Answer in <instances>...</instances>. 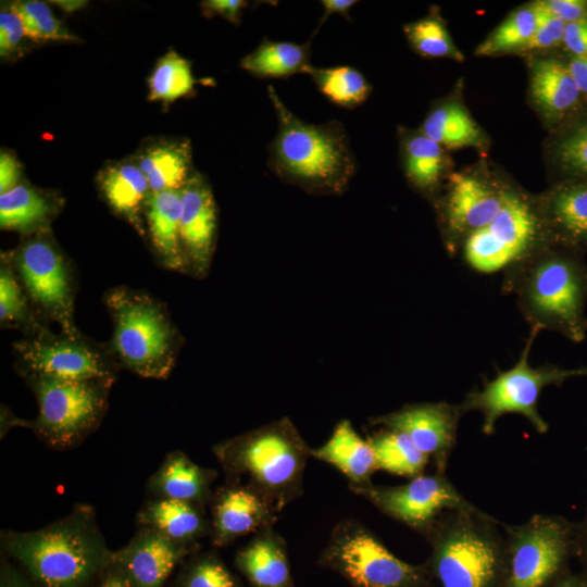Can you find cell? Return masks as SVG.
Segmentation results:
<instances>
[{
    "label": "cell",
    "instance_id": "1",
    "mask_svg": "<svg viewBox=\"0 0 587 587\" xmlns=\"http://www.w3.org/2000/svg\"><path fill=\"white\" fill-rule=\"evenodd\" d=\"M267 95L277 118L276 134L267 146L270 170L311 195L344 193L357 171L344 125L336 120L308 123L286 107L272 85Z\"/></svg>",
    "mask_w": 587,
    "mask_h": 587
},
{
    "label": "cell",
    "instance_id": "51",
    "mask_svg": "<svg viewBox=\"0 0 587 587\" xmlns=\"http://www.w3.org/2000/svg\"><path fill=\"white\" fill-rule=\"evenodd\" d=\"M96 587H133L122 571L111 561L96 582Z\"/></svg>",
    "mask_w": 587,
    "mask_h": 587
},
{
    "label": "cell",
    "instance_id": "50",
    "mask_svg": "<svg viewBox=\"0 0 587 587\" xmlns=\"http://www.w3.org/2000/svg\"><path fill=\"white\" fill-rule=\"evenodd\" d=\"M321 3L323 7V14L321 18L319 20V24L314 34H316L317 30L321 28V26L325 23V21L334 14H338L346 17L347 20H350V16H349L350 10L353 5H355V3H358V1L355 0H322Z\"/></svg>",
    "mask_w": 587,
    "mask_h": 587
},
{
    "label": "cell",
    "instance_id": "8",
    "mask_svg": "<svg viewBox=\"0 0 587 587\" xmlns=\"http://www.w3.org/2000/svg\"><path fill=\"white\" fill-rule=\"evenodd\" d=\"M505 567L501 587H548L574 557V523L560 515L535 514L521 525L502 524Z\"/></svg>",
    "mask_w": 587,
    "mask_h": 587
},
{
    "label": "cell",
    "instance_id": "19",
    "mask_svg": "<svg viewBox=\"0 0 587 587\" xmlns=\"http://www.w3.org/2000/svg\"><path fill=\"white\" fill-rule=\"evenodd\" d=\"M23 360L39 377L61 380L110 382L99 355L74 340L29 341L18 345Z\"/></svg>",
    "mask_w": 587,
    "mask_h": 587
},
{
    "label": "cell",
    "instance_id": "48",
    "mask_svg": "<svg viewBox=\"0 0 587 587\" xmlns=\"http://www.w3.org/2000/svg\"><path fill=\"white\" fill-rule=\"evenodd\" d=\"M0 587H39L27 575L17 571L10 561L2 557L0 566Z\"/></svg>",
    "mask_w": 587,
    "mask_h": 587
},
{
    "label": "cell",
    "instance_id": "43",
    "mask_svg": "<svg viewBox=\"0 0 587 587\" xmlns=\"http://www.w3.org/2000/svg\"><path fill=\"white\" fill-rule=\"evenodd\" d=\"M26 37L23 23L17 13L10 8L0 12V55L9 58L14 55L21 48L23 38Z\"/></svg>",
    "mask_w": 587,
    "mask_h": 587
},
{
    "label": "cell",
    "instance_id": "52",
    "mask_svg": "<svg viewBox=\"0 0 587 587\" xmlns=\"http://www.w3.org/2000/svg\"><path fill=\"white\" fill-rule=\"evenodd\" d=\"M566 64L582 96L587 97V58L572 57Z\"/></svg>",
    "mask_w": 587,
    "mask_h": 587
},
{
    "label": "cell",
    "instance_id": "45",
    "mask_svg": "<svg viewBox=\"0 0 587 587\" xmlns=\"http://www.w3.org/2000/svg\"><path fill=\"white\" fill-rule=\"evenodd\" d=\"M248 5L243 0H205L201 2L204 16L218 15L230 23L239 24L243 9Z\"/></svg>",
    "mask_w": 587,
    "mask_h": 587
},
{
    "label": "cell",
    "instance_id": "36",
    "mask_svg": "<svg viewBox=\"0 0 587 587\" xmlns=\"http://www.w3.org/2000/svg\"><path fill=\"white\" fill-rule=\"evenodd\" d=\"M539 23L535 3L519 9L504 20L477 48V55H494L524 49L533 38Z\"/></svg>",
    "mask_w": 587,
    "mask_h": 587
},
{
    "label": "cell",
    "instance_id": "49",
    "mask_svg": "<svg viewBox=\"0 0 587 587\" xmlns=\"http://www.w3.org/2000/svg\"><path fill=\"white\" fill-rule=\"evenodd\" d=\"M574 557L587 572V509L583 519L574 523Z\"/></svg>",
    "mask_w": 587,
    "mask_h": 587
},
{
    "label": "cell",
    "instance_id": "31",
    "mask_svg": "<svg viewBox=\"0 0 587 587\" xmlns=\"http://www.w3.org/2000/svg\"><path fill=\"white\" fill-rule=\"evenodd\" d=\"M420 130L442 148H463L480 145L483 134L470 113L459 103L434 108Z\"/></svg>",
    "mask_w": 587,
    "mask_h": 587
},
{
    "label": "cell",
    "instance_id": "32",
    "mask_svg": "<svg viewBox=\"0 0 587 587\" xmlns=\"http://www.w3.org/2000/svg\"><path fill=\"white\" fill-rule=\"evenodd\" d=\"M377 470L410 478L422 475L429 458L403 433L384 428L367 438Z\"/></svg>",
    "mask_w": 587,
    "mask_h": 587
},
{
    "label": "cell",
    "instance_id": "41",
    "mask_svg": "<svg viewBox=\"0 0 587 587\" xmlns=\"http://www.w3.org/2000/svg\"><path fill=\"white\" fill-rule=\"evenodd\" d=\"M25 301L15 278L5 268L0 272V319L2 322L21 320L25 315Z\"/></svg>",
    "mask_w": 587,
    "mask_h": 587
},
{
    "label": "cell",
    "instance_id": "23",
    "mask_svg": "<svg viewBox=\"0 0 587 587\" xmlns=\"http://www.w3.org/2000/svg\"><path fill=\"white\" fill-rule=\"evenodd\" d=\"M141 527L191 548L210 529L201 505L166 498H154L137 515Z\"/></svg>",
    "mask_w": 587,
    "mask_h": 587
},
{
    "label": "cell",
    "instance_id": "34",
    "mask_svg": "<svg viewBox=\"0 0 587 587\" xmlns=\"http://www.w3.org/2000/svg\"><path fill=\"white\" fill-rule=\"evenodd\" d=\"M52 204L37 189L18 184L0 195L2 229L30 230L48 220Z\"/></svg>",
    "mask_w": 587,
    "mask_h": 587
},
{
    "label": "cell",
    "instance_id": "40",
    "mask_svg": "<svg viewBox=\"0 0 587 587\" xmlns=\"http://www.w3.org/2000/svg\"><path fill=\"white\" fill-rule=\"evenodd\" d=\"M553 154L565 173L575 179L587 180V118L557 141Z\"/></svg>",
    "mask_w": 587,
    "mask_h": 587
},
{
    "label": "cell",
    "instance_id": "4",
    "mask_svg": "<svg viewBox=\"0 0 587 587\" xmlns=\"http://www.w3.org/2000/svg\"><path fill=\"white\" fill-rule=\"evenodd\" d=\"M310 450L294 423L282 417L216 445L213 452L229 484L251 488L279 513L302 495Z\"/></svg>",
    "mask_w": 587,
    "mask_h": 587
},
{
    "label": "cell",
    "instance_id": "22",
    "mask_svg": "<svg viewBox=\"0 0 587 587\" xmlns=\"http://www.w3.org/2000/svg\"><path fill=\"white\" fill-rule=\"evenodd\" d=\"M310 454L340 471L349 479L351 488L371 484V476L377 470L370 442L358 434L348 420L338 422L328 440L311 449Z\"/></svg>",
    "mask_w": 587,
    "mask_h": 587
},
{
    "label": "cell",
    "instance_id": "2",
    "mask_svg": "<svg viewBox=\"0 0 587 587\" xmlns=\"http://www.w3.org/2000/svg\"><path fill=\"white\" fill-rule=\"evenodd\" d=\"M1 546L39 587H90L113 554L86 505L37 530H3Z\"/></svg>",
    "mask_w": 587,
    "mask_h": 587
},
{
    "label": "cell",
    "instance_id": "6",
    "mask_svg": "<svg viewBox=\"0 0 587 587\" xmlns=\"http://www.w3.org/2000/svg\"><path fill=\"white\" fill-rule=\"evenodd\" d=\"M319 565L353 587H430L427 564H411L394 554L362 523L346 519L333 529Z\"/></svg>",
    "mask_w": 587,
    "mask_h": 587
},
{
    "label": "cell",
    "instance_id": "3",
    "mask_svg": "<svg viewBox=\"0 0 587 587\" xmlns=\"http://www.w3.org/2000/svg\"><path fill=\"white\" fill-rule=\"evenodd\" d=\"M504 284L532 328L553 329L575 342L585 338L587 265L573 254L544 247L508 268Z\"/></svg>",
    "mask_w": 587,
    "mask_h": 587
},
{
    "label": "cell",
    "instance_id": "47",
    "mask_svg": "<svg viewBox=\"0 0 587 587\" xmlns=\"http://www.w3.org/2000/svg\"><path fill=\"white\" fill-rule=\"evenodd\" d=\"M20 177L21 164L13 154L2 151L0 154V195L17 186Z\"/></svg>",
    "mask_w": 587,
    "mask_h": 587
},
{
    "label": "cell",
    "instance_id": "28",
    "mask_svg": "<svg viewBox=\"0 0 587 587\" xmlns=\"http://www.w3.org/2000/svg\"><path fill=\"white\" fill-rule=\"evenodd\" d=\"M137 165L147 177L150 195L179 190L193 173L187 141L154 143L141 153Z\"/></svg>",
    "mask_w": 587,
    "mask_h": 587
},
{
    "label": "cell",
    "instance_id": "16",
    "mask_svg": "<svg viewBox=\"0 0 587 587\" xmlns=\"http://www.w3.org/2000/svg\"><path fill=\"white\" fill-rule=\"evenodd\" d=\"M193 551L195 548L141 527L126 546L113 551L112 562L133 587H164L175 567Z\"/></svg>",
    "mask_w": 587,
    "mask_h": 587
},
{
    "label": "cell",
    "instance_id": "39",
    "mask_svg": "<svg viewBox=\"0 0 587 587\" xmlns=\"http://www.w3.org/2000/svg\"><path fill=\"white\" fill-rule=\"evenodd\" d=\"M20 16L26 37L34 41H74L71 34L54 16L50 7L38 0L16 1L11 4Z\"/></svg>",
    "mask_w": 587,
    "mask_h": 587
},
{
    "label": "cell",
    "instance_id": "5",
    "mask_svg": "<svg viewBox=\"0 0 587 587\" xmlns=\"http://www.w3.org/2000/svg\"><path fill=\"white\" fill-rule=\"evenodd\" d=\"M499 523L471 504L449 510L424 536L432 553L426 564L439 587H501L505 537Z\"/></svg>",
    "mask_w": 587,
    "mask_h": 587
},
{
    "label": "cell",
    "instance_id": "21",
    "mask_svg": "<svg viewBox=\"0 0 587 587\" xmlns=\"http://www.w3.org/2000/svg\"><path fill=\"white\" fill-rule=\"evenodd\" d=\"M235 565L251 587H294L285 539L272 526L237 552Z\"/></svg>",
    "mask_w": 587,
    "mask_h": 587
},
{
    "label": "cell",
    "instance_id": "44",
    "mask_svg": "<svg viewBox=\"0 0 587 587\" xmlns=\"http://www.w3.org/2000/svg\"><path fill=\"white\" fill-rule=\"evenodd\" d=\"M538 4L565 24L587 17L586 0H544Z\"/></svg>",
    "mask_w": 587,
    "mask_h": 587
},
{
    "label": "cell",
    "instance_id": "37",
    "mask_svg": "<svg viewBox=\"0 0 587 587\" xmlns=\"http://www.w3.org/2000/svg\"><path fill=\"white\" fill-rule=\"evenodd\" d=\"M173 587H243L213 551L193 554L183 562Z\"/></svg>",
    "mask_w": 587,
    "mask_h": 587
},
{
    "label": "cell",
    "instance_id": "25",
    "mask_svg": "<svg viewBox=\"0 0 587 587\" xmlns=\"http://www.w3.org/2000/svg\"><path fill=\"white\" fill-rule=\"evenodd\" d=\"M530 95L540 111L551 121H560L579 104L582 93L567 64L542 59L532 67Z\"/></svg>",
    "mask_w": 587,
    "mask_h": 587
},
{
    "label": "cell",
    "instance_id": "11",
    "mask_svg": "<svg viewBox=\"0 0 587 587\" xmlns=\"http://www.w3.org/2000/svg\"><path fill=\"white\" fill-rule=\"evenodd\" d=\"M108 384L37 376L34 389L39 411L33 427L50 446L63 449L76 445L99 422Z\"/></svg>",
    "mask_w": 587,
    "mask_h": 587
},
{
    "label": "cell",
    "instance_id": "15",
    "mask_svg": "<svg viewBox=\"0 0 587 587\" xmlns=\"http://www.w3.org/2000/svg\"><path fill=\"white\" fill-rule=\"evenodd\" d=\"M16 264L32 298L58 320L73 336V301L68 275L58 250L48 239L37 237L18 250Z\"/></svg>",
    "mask_w": 587,
    "mask_h": 587
},
{
    "label": "cell",
    "instance_id": "38",
    "mask_svg": "<svg viewBox=\"0 0 587 587\" xmlns=\"http://www.w3.org/2000/svg\"><path fill=\"white\" fill-rule=\"evenodd\" d=\"M403 32L410 46L422 57L463 60L445 24L435 15L405 24Z\"/></svg>",
    "mask_w": 587,
    "mask_h": 587
},
{
    "label": "cell",
    "instance_id": "30",
    "mask_svg": "<svg viewBox=\"0 0 587 587\" xmlns=\"http://www.w3.org/2000/svg\"><path fill=\"white\" fill-rule=\"evenodd\" d=\"M100 187L111 208L141 230L139 210L150 188L138 165L123 162L108 167L100 177Z\"/></svg>",
    "mask_w": 587,
    "mask_h": 587
},
{
    "label": "cell",
    "instance_id": "24",
    "mask_svg": "<svg viewBox=\"0 0 587 587\" xmlns=\"http://www.w3.org/2000/svg\"><path fill=\"white\" fill-rule=\"evenodd\" d=\"M215 472L199 466L182 451L167 454L151 476L148 488L154 498L174 499L203 505L210 497Z\"/></svg>",
    "mask_w": 587,
    "mask_h": 587
},
{
    "label": "cell",
    "instance_id": "33",
    "mask_svg": "<svg viewBox=\"0 0 587 587\" xmlns=\"http://www.w3.org/2000/svg\"><path fill=\"white\" fill-rule=\"evenodd\" d=\"M307 75L319 91L334 104L352 110L366 101L372 86L365 76L350 65L311 66Z\"/></svg>",
    "mask_w": 587,
    "mask_h": 587
},
{
    "label": "cell",
    "instance_id": "7",
    "mask_svg": "<svg viewBox=\"0 0 587 587\" xmlns=\"http://www.w3.org/2000/svg\"><path fill=\"white\" fill-rule=\"evenodd\" d=\"M539 332L532 328L522 355L513 367L500 372L480 389L470 391L459 404L462 414L470 411L483 414L482 432L485 435L494 434L498 419L509 413L523 415L536 432L546 434L549 425L538 411L542 389L550 385L560 386L572 377L587 376V366L576 369H563L552 364L530 366L528 355Z\"/></svg>",
    "mask_w": 587,
    "mask_h": 587
},
{
    "label": "cell",
    "instance_id": "42",
    "mask_svg": "<svg viewBox=\"0 0 587 587\" xmlns=\"http://www.w3.org/2000/svg\"><path fill=\"white\" fill-rule=\"evenodd\" d=\"M535 5L539 13L538 27L523 50L548 49L563 42L566 24L544 10L538 2Z\"/></svg>",
    "mask_w": 587,
    "mask_h": 587
},
{
    "label": "cell",
    "instance_id": "29",
    "mask_svg": "<svg viewBox=\"0 0 587 587\" xmlns=\"http://www.w3.org/2000/svg\"><path fill=\"white\" fill-rule=\"evenodd\" d=\"M401 160L409 183L426 193L436 189L447 164L444 148L421 130L401 134Z\"/></svg>",
    "mask_w": 587,
    "mask_h": 587
},
{
    "label": "cell",
    "instance_id": "14",
    "mask_svg": "<svg viewBox=\"0 0 587 587\" xmlns=\"http://www.w3.org/2000/svg\"><path fill=\"white\" fill-rule=\"evenodd\" d=\"M461 415L459 404L453 405L445 401L421 402L372 417L370 423L405 434L433 460L436 472L445 473L455 446Z\"/></svg>",
    "mask_w": 587,
    "mask_h": 587
},
{
    "label": "cell",
    "instance_id": "17",
    "mask_svg": "<svg viewBox=\"0 0 587 587\" xmlns=\"http://www.w3.org/2000/svg\"><path fill=\"white\" fill-rule=\"evenodd\" d=\"M180 240L187 263L198 275L210 266L217 228L216 203L210 185L199 173H192L180 189Z\"/></svg>",
    "mask_w": 587,
    "mask_h": 587
},
{
    "label": "cell",
    "instance_id": "53",
    "mask_svg": "<svg viewBox=\"0 0 587 587\" xmlns=\"http://www.w3.org/2000/svg\"><path fill=\"white\" fill-rule=\"evenodd\" d=\"M548 587H587V572L572 573L567 571Z\"/></svg>",
    "mask_w": 587,
    "mask_h": 587
},
{
    "label": "cell",
    "instance_id": "20",
    "mask_svg": "<svg viewBox=\"0 0 587 587\" xmlns=\"http://www.w3.org/2000/svg\"><path fill=\"white\" fill-rule=\"evenodd\" d=\"M536 205L553 246L567 250L587 247V180L561 183Z\"/></svg>",
    "mask_w": 587,
    "mask_h": 587
},
{
    "label": "cell",
    "instance_id": "9",
    "mask_svg": "<svg viewBox=\"0 0 587 587\" xmlns=\"http://www.w3.org/2000/svg\"><path fill=\"white\" fill-rule=\"evenodd\" d=\"M550 242L537 205L524 195L508 190L499 214L462 242V255L476 272L508 270Z\"/></svg>",
    "mask_w": 587,
    "mask_h": 587
},
{
    "label": "cell",
    "instance_id": "27",
    "mask_svg": "<svg viewBox=\"0 0 587 587\" xmlns=\"http://www.w3.org/2000/svg\"><path fill=\"white\" fill-rule=\"evenodd\" d=\"M311 40L304 43L271 40L261 43L240 61V67L259 78H288L307 74L311 64Z\"/></svg>",
    "mask_w": 587,
    "mask_h": 587
},
{
    "label": "cell",
    "instance_id": "10",
    "mask_svg": "<svg viewBox=\"0 0 587 587\" xmlns=\"http://www.w3.org/2000/svg\"><path fill=\"white\" fill-rule=\"evenodd\" d=\"M108 303L122 361L143 377H166L174 364L175 335L163 311L143 296L121 290Z\"/></svg>",
    "mask_w": 587,
    "mask_h": 587
},
{
    "label": "cell",
    "instance_id": "54",
    "mask_svg": "<svg viewBox=\"0 0 587 587\" xmlns=\"http://www.w3.org/2000/svg\"><path fill=\"white\" fill-rule=\"evenodd\" d=\"M65 12H75L86 5L87 1L83 0H55L51 1Z\"/></svg>",
    "mask_w": 587,
    "mask_h": 587
},
{
    "label": "cell",
    "instance_id": "35",
    "mask_svg": "<svg viewBox=\"0 0 587 587\" xmlns=\"http://www.w3.org/2000/svg\"><path fill=\"white\" fill-rule=\"evenodd\" d=\"M148 84L149 100L170 103L190 93L197 79L190 63L171 50L158 61Z\"/></svg>",
    "mask_w": 587,
    "mask_h": 587
},
{
    "label": "cell",
    "instance_id": "46",
    "mask_svg": "<svg viewBox=\"0 0 587 587\" xmlns=\"http://www.w3.org/2000/svg\"><path fill=\"white\" fill-rule=\"evenodd\" d=\"M563 43L573 57L587 58V17L566 24Z\"/></svg>",
    "mask_w": 587,
    "mask_h": 587
},
{
    "label": "cell",
    "instance_id": "18",
    "mask_svg": "<svg viewBox=\"0 0 587 587\" xmlns=\"http://www.w3.org/2000/svg\"><path fill=\"white\" fill-rule=\"evenodd\" d=\"M278 512L249 487L229 484L220 489L212 508V542L223 547L238 537L273 526Z\"/></svg>",
    "mask_w": 587,
    "mask_h": 587
},
{
    "label": "cell",
    "instance_id": "26",
    "mask_svg": "<svg viewBox=\"0 0 587 587\" xmlns=\"http://www.w3.org/2000/svg\"><path fill=\"white\" fill-rule=\"evenodd\" d=\"M180 189L149 196L147 223L152 243L164 264L175 270L188 265L180 240Z\"/></svg>",
    "mask_w": 587,
    "mask_h": 587
},
{
    "label": "cell",
    "instance_id": "12",
    "mask_svg": "<svg viewBox=\"0 0 587 587\" xmlns=\"http://www.w3.org/2000/svg\"><path fill=\"white\" fill-rule=\"evenodd\" d=\"M380 512L425 536L436 521L449 510L471 505L445 473L422 474L398 486L372 483L351 488Z\"/></svg>",
    "mask_w": 587,
    "mask_h": 587
},
{
    "label": "cell",
    "instance_id": "13",
    "mask_svg": "<svg viewBox=\"0 0 587 587\" xmlns=\"http://www.w3.org/2000/svg\"><path fill=\"white\" fill-rule=\"evenodd\" d=\"M509 188L467 173L448 177L447 192L440 202V220L448 242L454 252L458 243L489 224L502 209Z\"/></svg>",
    "mask_w": 587,
    "mask_h": 587
}]
</instances>
